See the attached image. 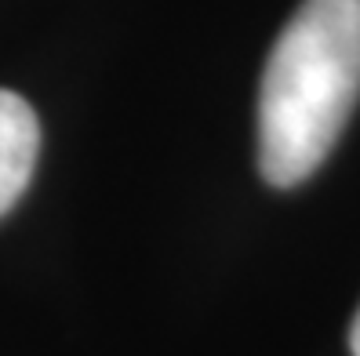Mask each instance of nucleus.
<instances>
[{
  "label": "nucleus",
  "instance_id": "nucleus-1",
  "mask_svg": "<svg viewBox=\"0 0 360 356\" xmlns=\"http://www.w3.org/2000/svg\"><path fill=\"white\" fill-rule=\"evenodd\" d=\"M360 98V0H302L259 88V171L291 190L328 160Z\"/></svg>",
  "mask_w": 360,
  "mask_h": 356
},
{
  "label": "nucleus",
  "instance_id": "nucleus-2",
  "mask_svg": "<svg viewBox=\"0 0 360 356\" xmlns=\"http://www.w3.org/2000/svg\"><path fill=\"white\" fill-rule=\"evenodd\" d=\"M40 153V124L33 106L0 88V218L18 204Z\"/></svg>",
  "mask_w": 360,
  "mask_h": 356
},
{
  "label": "nucleus",
  "instance_id": "nucleus-3",
  "mask_svg": "<svg viewBox=\"0 0 360 356\" xmlns=\"http://www.w3.org/2000/svg\"><path fill=\"white\" fill-rule=\"evenodd\" d=\"M349 352H353V356H360V309H356L353 327H349Z\"/></svg>",
  "mask_w": 360,
  "mask_h": 356
}]
</instances>
